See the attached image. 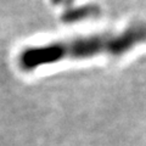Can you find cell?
<instances>
[{
	"instance_id": "6da1fadb",
	"label": "cell",
	"mask_w": 146,
	"mask_h": 146,
	"mask_svg": "<svg viewBox=\"0 0 146 146\" xmlns=\"http://www.w3.org/2000/svg\"><path fill=\"white\" fill-rule=\"evenodd\" d=\"M146 44V22H135L121 32L77 35L26 49L20 56L25 70H34L65 60H85L95 56H122Z\"/></svg>"
}]
</instances>
